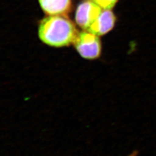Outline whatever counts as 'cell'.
I'll use <instances>...</instances> for the list:
<instances>
[{
  "label": "cell",
  "mask_w": 156,
  "mask_h": 156,
  "mask_svg": "<svg viewBox=\"0 0 156 156\" xmlns=\"http://www.w3.org/2000/svg\"><path fill=\"white\" fill-rule=\"evenodd\" d=\"M79 33L66 15H49L41 20L38 36L44 44L61 48L73 44Z\"/></svg>",
  "instance_id": "6da1fadb"
},
{
  "label": "cell",
  "mask_w": 156,
  "mask_h": 156,
  "mask_svg": "<svg viewBox=\"0 0 156 156\" xmlns=\"http://www.w3.org/2000/svg\"><path fill=\"white\" fill-rule=\"evenodd\" d=\"M73 44L79 55L84 58L94 60L101 53V42L98 36L89 31L78 33Z\"/></svg>",
  "instance_id": "7a4b0ae2"
},
{
  "label": "cell",
  "mask_w": 156,
  "mask_h": 156,
  "mask_svg": "<svg viewBox=\"0 0 156 156\" xmlns=\"http://www.w3.org/2000/svg\"><path fill=\"white\" fill-rule=\"evenodd\" d=\"M102 8L92 0H83L78 5L75 22L79 26L87 31L101 13Z\"/></svg>",
  "instance_id": "3957f363"
},
{
  "label": "cell",
  "mask_w": 156,
  "mask_h": 156,
  "mask_svg": "<svg viewBox=\"0 0 156 156\" xmlns=\"http://www.w3.org/2000/svg\"><path fill=\"white\" fill-rule=\"evenodd\" d=\"M116 21V16L111 10L104 9L87 31L98 36L105 35L113 28Z\"/></svg>",
  "instance_id": "277c9868"
},
{
  "label": "cell",
  "mask_w": 156,
  "mask_h": 156,
  "mask_svg": "<svg viewBox=\"0 0 156 156\" xmlns=\"http://www.w3.org/2000/svg\"><path fill=\"white\" fill-rule=\"evenodd\" d=\"M39 3L48 15H66L72 7V0H39Z\"/></svg>",
  "instance_id": "5b68a950"
},
{
  "label": "cell",
  "mask_w": 156,
  "mask_h": 156,
  "mask_svg": "<svg viewBox=\"0 0 156 156\" xmlns=\"http://www.w3.org/2000/svg\"><path fill=\"white\" fill-rule=\"evenodd\" d=\"M96 4L103 9H112L115 6L117 3L118 0H92Z\"/></svg>",
  "instance_id": "8992f818"
},
{
  "label": "cell",
  "mask_w": 156,
  "mask_h": 156,
  "mask_svg": "<svg viewBox=\"0 0 156 156\" xmlns=\"http://www.w3.org/2000/svg\"><path fill=\"white\" fill-rule=\"evenodd\" d=\"M137 155H138V152L136 151H134L131 154H130V156H137Z\"/></svg>",
  "instance_id": "52a82bcc"
}]
</instances>
